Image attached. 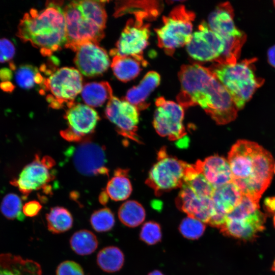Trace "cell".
I'll list each match as a JSON object with an SVG mask.
<instances>
[{"label": "cell", "mask_w": 275, "mask_h": 275, "mask_svg": "<svg viewBox=\"0 0 275 275\" xmlns=\"http://www.w3.org/2000/svg\"><path fill=\"white\" fill-rule=\"evenodd\" d=\"M178 78L177 100L182 107L198 105L218 124L235 119L238 109L231 96L208 68L198 63L183 65Z\"/></svg>", "instance_id": "1"}, {"label": "cell", "mask_w": 275, "mask_h": 275, "mask_svg": "<svg viewBox=\"0 0 275 275\" xmlns=\"http://www.w3.org/2000/svg\"><path fill=\"white\" fill-rule=\"evenodd\" d=\"M228 161L232 182L243 196L259 201L272 177L274 165L270 153L255 142L240 140L230 149Z\"/></svg>", "instance_id": "2"}, {"label": "cell", "mask_w": 275, "mask_h": 275, "mask_svg": "<svg viewBox=\"0 0 275 275\" xmlns=\"http://www.w3.org/2000/svg\"><path fill=\"white\" fill-rule=\"evenodd\" d=\"M17 34L21 40L39 48L43 56H50L67 42L65 19L61 5L50 2L40 11L31 9L20 20Z\"/></svg>", "instance_id": "3"}, {"label": "cell", "mask_w": 275, "mask_h": 275, "mask_svg": "<svg viewBox=\"0 0 275 275\" xmlns=\"http://www.w3.org/2000/svg\"><path fill=\"white\" fill-rule=\"evenodd\" d=\"M105 2L74 1L63 8L66 22V48L74 51L82 43H99L104 37L107 19Z\"/></svg>", "instance_id": "4"}, {"label": "cell", "mask_w": 275, "mask_h": 275, "mask_svg": "<svg viewBox=\"0 0 275 275\" xmlns=\"http://www.w3.org/2000/svg\"><path fill=\"white\" fill-rule=\"evenodd\" d=\"M253 58L234 64L215 63L209 70L230 94L237 109H241L261 87L264 80L255 74Z\"/></svg>", "instance_id": "5"}, {"label": "cell", "mask_w": 275, "mask_h": 275, "mask_svg": "<svg viewBox=\"0 0 275 275\" xmlns=\"http://www.w3.org/2000/svg\"><path fill=\"white\" fill-rule=\"evenodd\" d=\"M194 12L184 5L175 7L168 15L163 16L162 25L155 29L158 45L171 56L177 48L187 45L193 34Z\"/></svg>", "instance_id": "6"}, {"label": "cell", "mask_w": 275, "mask_h": 275, "mask_svg": "<svg viewBox=\"0 0 275 275\" xmlns=\"http://www.w3.org/2000/svg\"><path fill=\"white\" fill-rule=\"evenodd\" d=\"M82 76L73 68L63 67L45 77L41 92L47 93L46 99L53 108L59 109L72 105L75 97L82 89Z\"/></svg>", "instance_id": "7"}, {"label": "cell", "mask_w": 275, "mask_h": 275, "mask_svg": "<svg viewBox=\"0 0 275 275\" xmlns=\"http://www.w3.org/2000/svg\"><path fill=\"white\" fill-rule=\"evenodd\" d=\"M189 164L168 154L165 147L157 153V161L153 166L146 183L156 196L181 187Z\"/></svg>", "instance_id": "8"}, {"label": "cell", "mask_w": 275, "mask_h": 275, "mask_svg": "<svg viewBox=\"0 0 275 275\" xmlns=\"http://www.w3.org/2000/svg\"><path fill=\"white\" fill-rule=\"evenodd\" d=\"M134 18L129 19L118 40L116 47L110 51L111 56H143V52L149 44L150 24L144 22L149 16L146 11H138Z\"/></svg>", "instance_id": "9"}, {"label": "cell", "mask_w": 275, "mask_h": 275, "mask_svg": "<svg viewBox=\"0 0 275 275\" xmlns=\"http://www.w3.org/2000/svg\"><path fill=\"white\" fill-rule=\"evenodd\" d=\"M76 170L86 176L108 175L104 148L88 138L67 150Z\"/></svg>", "instance_id": "10"}, {"label": "cell", "mask_w": 275, "mask_h": 275, "mask_svg": "<svg viewBox=\"0 0 275 275\" xmlns=\"http://www.w3.org/2000/svg\"><path fill=\"white\" fill-rule=\"evenodd\" d=\"M55 161L49 156L40 158L36 154L33 161L27 164L17 179L12 180L11 184L18 187L23 197L26 198L34 190L43 189L48 193V184L51 182L54 174L51 169Z\"/></svg>", "instance_id": "11"}, {"label": "cell", "mask_w": 275, "mask_h": 275, "mask_svg": "<svg viewBox=\"0 0 275 275\" xmlns=\"http://www.w3.org/2000/svg\"><path fill=\"white\" fill-rule=\"evenodd\" d=\"M156 109L153 126L158 134L168 137L171 141L181 139L186 134L183 124V107L174 101L158 97L155 101Z\"/></svg>", "instance_id": "12"}, {"label": "cell", "mask_w": 275, "mask_h": 275, "mask_svg": "<svg viewBox=\"0 0 275 275\" xmlns=\"http://www.w3.org/2000/svg\"><path fill=\"white\" fill-rule=\"evenodd\" d=\"M68 127L60 134L69 142H80L90 138L99 120L97 112L92 107L81 103H74L68 108L65 115Z\"/></svg>", "instance_id": "13"}, {"label": "cell", "mask_w": 275, "mask_h": 275, "mask_svg": "<svg viewBox=\"0 0 275 275\" xmlns=\"http://www.w3.org/2000/svg\"><path fill=\"white\" fill-rule=\"evenodd\" d=\"M225 45L224 39L203 21L193 33L186 48L190 57L196 61L216 62L223 54Z\"/></svg>", "instance_id": "14"}, {"label": "cell", "mask_w": 275, "mask_h": 275, "mask_svg": "<svg viewBox=\"0 0 275 275\" xmlns=\"http://www.w3.org/2000/svg\"><path fill=\"white\" fill-rule=\"evenodd\" d=\"M105 114L120 134L141 143L136 133L139 121V109L135 106L113 96L107 103Z\"/></svg>", "instance_id": "15"}, {"label": "cell", "mask_w": 275, "mask_h": 275, "mask_svg": "<svg viewBox=\"0 0 275 275\" xmlns=\"http://www.w3.org/2000/svg\"><path fill=\"white\" fill-rule=\"evenodd\" d=\"M266 215L260 209L236 218H227L219 228L225 236L244 241L255 240L265 229Z\"/></svg>", "instance_id": "16"}, {"label": "cell", "mask_w": 275, "mask_h": 275, "mask_svg": "<svg viewBox=\"0 0 275 275\" xmlns=\"http://www.w3.org/2000/svg\"><path fill=\"white\" fill-rule=\"evenodd\" d=\"M74 62L79 72L87 76H94L105 71L110 65L106 51L99 43L88 42L80 45Z\"/></svg>", "instance_id": "17"}, {"label": "cell", "mask_w": 275, "mask_h": 275, "mask_svg": "<svg viewBox=\"0 0 275 275\" xmlns=\"http://www.w3.org/2000/svg\"><path fill=\"white\" fill-rule=\"evenodd\" d=\"M242 197L241 190L232 181L215 189L211 197L212 213L208 225L220 228L228 214L240 203Z\"/></svg>", "instance_id": "18"}, {"label": "cell", "mask_w": 275, "mask_h": 275, "mask_svg": "<svg viewBox=\"0 0 275 275\" xmlns=\"http://www.w3.org/2000/svg\"><path fill=\"white\" fill-rule=\"evenodd\" d=\"M176 205L188 216L208 224L212 213L211 197L201 196L183 183L176 199Z\"/></svg>", "instance_id": "19"}, {"label": "cell", "mask_w": 275, "mask_h": 275, "mask_svg": "<svg viewBox=\"0 0 275 275\" xmlns=\"http://www.w3.org/2000/svg\"><path fill=\"white\" fill-rule=\"evenodd\" d=\"M207 23L213 32L224 39L226 44L246 37L244 32L235 26L233 9L228 2L216 7L210 14Z\"/></svg>", "instance_id": "20"}, {"label": "cell", "mask_w": 275, "mask_h": 275, "mask_svg": "<svg viewBox=\"0 0 275 275\" xmlns=\"http://www.w3.org/2000/svg\"><path fill=\"white\" fill-rule=\"evenodd\" d=\"M195 164L214 189L232 181L228 161L222 156H211Z\"/></svg>", "instance_id": "21"}, {"label": "cell", "mask_w": 275, "mask_h": 275, "mask_svg": "<svg viewBox=\"0 0 275 275\" xmlns=\"http://www.w3.org/2000/svg\"><path fill=\"white\" fill-rule=\"evenodd\" d=\"M38 263L9 253L0 254V275H41Z\"/></svg>", "instance_id": "22"}, {"label": "cell", "mask_w": 275, "mask_h": 275, "mask_svg": "<svg viewBox=\"0 0 275 275\" xmlns=\"http://www.w3.org/2000/svg\"><path fill=\"white\" fill-rule=\"evenodd\" d=\"M160 82V75L156 71H150L146 73L140 84L133 87L127 92L125 99L139 110L146 108L149 104L147 100L151 93Z\"/></svg>", "instance_id": "23"}, {"label": "cell", "mask_w": 275, "mask_h": 275, "mask_svg": "<svg viewBox=\"0 0 275 275\" xmlns=\"http://www.w3.org/2000/svg\"><path fill=\"white\" fill-rule=\"evenodd\" d=\"M147 62L143 56H120L113 57L111 67L114 74L120 80L126 82L136 77L143 67H145Z\"/></svg>", "instance_id": "24"}, {"label": "cell", "mask_w": 275, "mask_h": 275, "mask_svg": "<svg viewBox=\"0 0 275 275\" xmlns=\"http://www.w3.org/2000/svg\"><path fill=\"white\" fill-rule=\"evenodd\" d=\"M81 95L86 105L92 107L102 106L113 96L112 89L107 81L85 84L82 87Z\"/></svg>", "instance_id": "25"}, {"label": "cell", "mask_w": 275, "mask_h": 275, "mask_svg": "<svg viewBox=\"0 0 275 275\" xmlns=\"http://www.w3.org/2000/svg\"><path fill=\"white\" fill-rule=\"evenodd\" d=\"M132 185L128 178V170L117 169L114 176L106 187V192L109 198L115 201L127 199L132 192Z\"/></svg>", "instance_id": "26"}, {"label": "cell", "mask_w": 275, "mask_h": 275, "mask_svg": "<svg viewBox=\"0 0 275 275\" xmlns=\"http://www.w3.org/2000/svg\"><path fill=\"white\" fill-rule=\"evenodd\" d=\"M48 230L53 234H60L70 230L73 223L70 212L65 208L56 206L46 215Z\"/></svg>", "instance_id": "27"}, {"label": "cell", "mask_w": 275, "mask_h": 275, "mask_svg": "<svg viewBox=\"0 0 275 275\" xmlns=\"http://www.w3.org/2000/svg\"><path fill=\"white\" fill-rule=\"evenodd\" d=\"M124 256L122 251L117 246H109L101 250L97 256L98 266L106 272L119 271L123 266Z\"/></svg>", "instance_id": "28"}, {"label": "cell", "mask_w": 275, "mask_h": 275, "mask_svg": "<svg viewBox=\"0 0 275 275\" xmlns=\"http://www.w3.org/2000/svg\"><path fill=\"white\" fill-rule=\"evenodd\" d=\"M146 212L143 206L134 200H128L121 205L118 210V217L125 226L134 228L141 224L145 219Z\"/></svg>", "instance_id": "29"}, {"label": "cell", "mask_w": 275, "mask_h": 275, "mask_svg": "<svg viewBox=\"0 0 275 275\" xmlns=\"http://www.w3.org/2000/svg\"><path fill=\"white\" fill-rule=\"evenodd\" d=\"M183 183L201 196L211 197L214 190V188L195 164H188Z\"/></svg>", "instance_id": "30"}, {"label": "cell", "mask_w": 275, "mask_h": 275, "mask_svg": "<svg viewBox=\"0 0 275 275\" xmlns=\"http://www.w3.org/2000/svg\"><path fill=\"white\" fill-rule=\"evenodd\" d=\"M70 245L75 253L83 256L93 253L97 248L98 242L93 232L87 230H80L72 235Z\"/></svg>", "instance_id": "31"}, {"label": "cell", "mask_w": 275, "mask_h": 275, "mask_svg": "<svg viewBox=\"0 0 275 275\" xmlns=\"http://www.w3.org/2000/svg\"><path fill=\"white\" fill-rule=\"evenodd\" d=\"M44 78L38 69L30 65L20 66L15 71V79L16 84L24 89H32L36 85L41 88Z\"/></svg>", "instance_id": "32"}, {"label": "cell", "mask_w": 275, "mask_h": 275, "mask_svg": "<svg viewBox=\"0 0 275 275\" xmlns=\"http://www.w3.org/2000/svg\"><path fill=\"white\" fill-rule=\"evenodd\" d=\"M21 200L14 194L7 195L2 201L1 210L8 219L22 220L24 218Z\"/></svg>", "instance_id": "33"}, {"label": "cell", "mask_w": 275, "mask_h": 275, "mask_svg": "<svg viewBox=\"0 0 275 275\" xmlns=\"http://www.w3.org/2000/svg\"><path fill=\"white\" fill-rule=\"evenodd\" d=\"M90 223L93 229L97 232L108 231L115 225L114 215L108 208L96 210L91 216Z\"/></svg>", "instance_id": "34"}, {"label": "cell", "mask_w": 275, "mask_h": 275, "mask_svg": "<svg viewBox=\"0 0 275 275\" xmlns=\"http://www.w3.org/2000/svg\"><path fill=\"white\" fill-rule=\"evenodd\" d=\"M205 224L197 218L187 216L181 221L179 230L186 238L196 240L203 234L206 229Z\"/></svg>", "instance_id": "35"}, {"label": "cell", "mask_w": 275, "mask_h": 275, "mask_svg": "<svg viewBox=\"0 0 275 275\" xmlns=\"http://www.w3.org/2000/svg\"><path fill=\"white\" fill-rule=\"evenodd\" d=\"M162 237L161 227L159 224L149 221L142 226L140 238L147 244L153 245L160 241Z\"/></svg>", "instance_id": "36"}, {"label": "cell", "mask_w": 275, "mask_h": 275, "mask_svg": "<svg viewBox=\"0 0 275 275\" xmlns=\"http://www.w3.org/2000/svg\"><path fill=\"white\" fill-rule=\"evenodd\" d=\"M57 275H84L81 266L73 261H65L61 263L56 270Z\"/></svg>", "instance_id": "37"}, {"label": "cell", "mask_w": 275, "mask_h": 275, "mask_svg": "<svg viewBox=\"0 0 275 275\" xmlns=\"http://www.w3.org/2000/svg\"><path fill=\"white\" fill-rule=\"evenodd\" d=\"M15 53V47L13 43L7 39H0V63L10 61Z\"/></svg>", "instance_id": "38"}, {"label": "cell", "mask_w": 275, "mask_h": 275, "mask_svg": "<svg viewBox=\"0 0 275 275\" xmlns=\"http://www.w3.org/2000/svg\"><path fill=\"white\" fill-rule=\"evenodd\" d=\"M42 208V205L37 201H31L26 203L22 206L24 215L33 217L37 215Z\"/></svg>", "instance_id": "39"}, {"label": "cell", "mask_w": 275, "mask_h": 275, "mask_svg": "<svg viewBox=\"0 0 275 275\" xmlns=\"http://www.w3.org/2000/svg\"><path fill=\"white\" fill-rule=\"evenodd\" d=\"M265 211L268 214H275V196L266 198L264 201Z\"/></svg>", "instance_id": "40"}, {"label": "cell", "mask_w": 275, "mask_h": 275, "mask_svg": "<svg viewBox=\"0 0 275 275\" xmlns=\"http://www.w3.org/2000/svg\"><path fill=\"white\" fill-rule=\"evenodd\" d=\"M267 60L269 64L275 68V45L268 50Z\"/></svg>", "instance_id": "41"}, {"label": "cell", "mask_w": 275, "mask_h": 275, "mask_svg": "<svg viewBox=\"0 0 275 275\" xmlns=\"http://www.w3.org/2000/svg\"><path fill=\"white\" fill-rule=\"evenodd\" d=\"M12 76L11 70L8 69H2L0 71V78L3 81H7Z\"/></svg>", "instance_id": "42"}, {"label": "cell", "mask_w": 275, "mask_h": 275, "mask_svg": "<svg viewBox=\"0 0 275 275\" xmlns=\"http://www.w3.org/2000/svg\"><path fill=\"white\" fill-rule=\"evenodd\" d=\"M1 89L6 92H11L14 89V86L9 81H3L0 84Z\"/></svg>", "instance_id": "43"}, {"label": "cell", "mask_w": 275, "mask_h": 275, "mask_svg": "<svg viewBox=\"0 0 275 275\" xmlns=\"http://www.w3.org/2000/svg\"><path fill=\"white\" fill-rule=\"evenodd\" d=\"M108 198L109 197L105 190L102 191L99 197V202L102 205H104L108 202Z\"/></svg>", "instance_id": "44"}, {"label": "cell", "mask_w": 275, "mask_h": 275, "mask_svg": "<svg viewBox=\"0 0 275 275\" xmlns=\"http://www.w3.org/2000/svg\"><path fill=\"white\" fill-rule=\"evenodd\" d=\"M148 275H164L161 271L155 270L148 274Z\"/></svg>", "instance_id": "45"}, {"label": "cell", "mask_w": 275, "mask_h": 275, "mask_svg": "<svg viewBox=\"0 0 275 275\" xmlns=\"http://www.w3.org/2000/svg\"><path fill=\"white\" fill-rule=\"evenodd\" d=\"M273 225L275 228V214H274L273 218Z\"/></svg>", "instance_id": "46"}, {"label": "cell", "mask_w": 275, "mask_h": 275, "mask_svg": "<svg viewBox=\"0 0 275 275\" xmlns=\"http://www.w3.org/2000/svg\"><path fill=\"white\" fill-rule=\"evenodd\" d=\"M273 172L275 174V163H274V166H273Z\"/></svg>", "instance_id": "47"}, {"label": "cell", "mask_w": 275, "mask_h": 275, "mask_svg": "<svg viewBox=\"0 0 275 275\" xmlns=\"http://www.w3.org/2000/svg\"><path fill=\"white\" fill-rule=\"evenodd\" d=\"M273 2V5H274V6L275 7V1H274Z\"/></svg>", "instance_id": "48"}]
</instances>
